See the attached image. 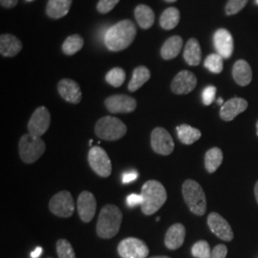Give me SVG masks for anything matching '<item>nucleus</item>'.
I'll return each mask as SVG.
<instances>
[{"instance_id": "obj_1", "label": "nucleus", "mask_w": 258, "mask_h": 258, "mask_svg": "<svg viewBox=\"0 0 258 258\" xmlns=\"http://www.w3.org/2000/svg\"><path fill=\"white\" fill-rule=\"evenodd\" d=\"M137 34L135 24L129 20H121L109 28L104 35V43L112 52H119L128 48Z\"/></svg>"}, {"instance_id": "obj_2", "label": "nucleus", "mask_w": 258, "mask_h": 258, "mask_svg": "<svg viewBox=\"0 0 258 258\" xmlns=\"http://www.w3.org/2000/svg\"><path fill=\"white\" fill-rule=\"evenodd\" d=\"M142 212L145 215H152L166 203L167 199L165 186L156 180H149L142 186Z\"/></svg>"}, {"instance_id": "obj_3", "label": "nucleus", "mask_w": 258, "mask_h": 258, "mask_svg": "<svg viewBox=\"0 0 258 258\" xmlns=\"http://www.w3.org/2000/svg\"><path fill=\"white\" fill-rule=\"evenodd\" d=\"M122 221V213L115 205H106L100 212L97 223V234L103 239H110L118 234Z\"/></svg>"}, {"instance_id": "obj_4", "label": "nucleus", "mask_w": 258, "mask_h": 258, "mask_svg": "<svg viewBox=\"0 0 258 258\" xmlns=\"http://www.w3.org/2000/svg\"><path fill=\"white\" fill-rule=\"evenodd\" d=\"M182 192L184 202L189 211L195 215L202 216L207 212V199L204 189L200 184L194 180L184 181L182 186Z\"/></svg>"}, {"instance_id": "obj_5", "label": "nucleus", "mask_w": 258, "mask_h": 258, "mask_svg": "<svg viewBox=\"0 0 258 258\" xmlns=\"http://www.w3.org/2000/svg\"><path fill=\"white\" fill-rule=\"evenodd\" d=\"M127 132L126 125L118 118L112 116L102 117L95 125V133L104 141H118Z\"/></svg>"}, {"instance_id": "obj_6", "label": "nucleus", "mask_w": 258, "mask_h": 258, "mask_svg": "<svg viewBox=\"0 0 258 258\" xmlns=\"http://www.w3.org/2000/svg\"><path fill=\"white\" fill-rule=\"evenodd\" d=\"M46 146L41 137L27 133L19 140V156L25 164H33L45 152Z\"/></svg>"}, {"instance_id": "obj_7", "label": "nucleus", "mask_w": 258, "mask_h": 258, "mask_svg": "<svg viewBox=\"0 0 258 258\" xmlns=\"http://www.w3.org/2000/svg\"><path fill=\"white\" fill-rule=\"evenodd\" d=\"M88 163L93 171L103 178H107L112 172L111 160L106 151L101 147H92L88 152Z\"/></svg>"}, {"instance_id": "obj_8", "label": "nucleus", "mask_w": 258, "mask_h": 258, "mask_svg": "<svg viewBox=\"0 0 258 258\" xmlns=\"http://www.w3.org/2000/svg\"><path fill=\"white\" fill-rule=\"evenodd\" d=\"M49 210L57 217H71L75 211L74 199L71 194L68 190H62L55 194L50 200Z\"/></svg>"}, {"instance_id": "obj_9", "label": "nucleus", "mask_w": 258, "mask_h": 258, "mask_svg": "<svg viewBox=\"0 0 258 258\" xmlns=\"http://www.w3.org/2000/svg\"><path fill=\"white\" fill-rule=\"evenodd\" d=\"M118 252L121 258H147L149 254V249L144 241L135 237H128L119 243Z\"/></svg>"}, {"instance_id": "obj_10", "label": "nucleus", "mask_w": 258, "mask_h": 258, "mask_svg": "<svg viewBox=\"0 0 258 258\" xmlns=\"http://www.w3.org/2000/svg\"><path fill=\"white\" fill-rule=\"evenodd\" d=\"M51 115L45 106L37 107L28 122V133L36 137H42L50 127Z\"/></svg>"}, {"instance_id": "obj_11", "label": "nucleus", "mask_w": 258, "mask_h": 258, "mask_svg": "<svg viewBox=\"0 0 258 258\" xmlns=\"http://www.w3.org/2000/svg\"><path fill=\"white\" fill-rule=\"evenodd\" d=\"M151 148L153 151L167 156L171 154L174 150V141L166 129L163 127H156L151 132Z\"/></svg>"}, {"instance_id": "obj_12", "label": "nucleus", "mask_w": 258, "mask_h": 258, "mask_svg": "<svg viewBox=\"0 0 258 258\" xmlns=\"http://www.w3.org/2000/svg\"><path fill=\"white\" fill-rule=\"evenodd\" d=\"M105 107L113 114L131 113L137 108V102L127 95H113L104 101Z\"/></svg>"}, {"instance_id": "obj_13", "label": "nucleus", "mask_w": 258, "mask_h": 258, "mask_svg": "<svg viewBox=\"0 0 258 258\" xmlns=\"http://www.w3.org/2000/svg\"><path fill=\"white\" fill-rule=\"evenodd\" d=\"M208 225L212 233L223 241H231L233 239V231L228 221L217 212L210 213L208 217Z\"/></svg>"}, {"instance_id": "obj_14", "label": "nucleus", "mask_w": 258, "mask_h": 258, "mask_svg": "<svg viewBox=\"0 0 258 258\" xmlns=\"http://www.w3.org/2000/svg\"><path fill=\"white\" fill-rule=\"evenodd\" d=\"M77 209L82 221L84 223L91 221L97 210V202L94 194L89 191L81 192L78 198Z\"/></svg>"}, {"instance_id": "obj_15", "label": "nucleus", "mask_w": 258, "mask_h": 258, "mask_svg": "<svg viewBox=\"0 0 258 258\" xmlns=\"http://www.w3.org/2000/svg\"><path fill=\"white\" fill-rule=\"evenodd\" d=\"M197 84L196 76L187 70H183L176 75L171 83V90L177 95H186L194 91Z\"/></svg>"}, {"instance_id": "obj_16", "label": "nucleus", "mask_w": 258, "mask_h": 258, "mask_svg": "<svg viewBox=\"0 0 258 258\" xmlns=\"http://www.w3.org/2000/svg\"><path fill=\"white\" fill-rule=\"evenodd\" d=\"M213 43L218 55L223 58H230L233 52V39L231 34L226 29H219L214 33Z\"/></svg>"}, {"instance_id": "obj_17", "label": "nucleus", "mask_w": 258, "mask_h": 258, "mask_svg": "<svg viewBox=\"0 0 258 258\" xmlns=\"http://www.w3.org/2000/svg\"><path fill=\"white\" fill-rule=\"evenodd\" d=\"M57 91L66 102L77 104L82 101V90L78 83L70 79H63L57 83Z\"/></svg>"}, {"instance_id": "obj_18", "label": "nucleus", "mask_w": 258, "mask_h": 258, "mask_svg": "<svg viewBox=\"0 0 258 258\" xmlns=\"http://www.w3.org/2000/svg\"><path fill=\"white\" fill-rule=\"evenodd\" d=\"M248 108V102L242 98H232L221 106L220 118L225 121L234 120L239 114Z\"/></svg>"}, {"instance_id": "obj_19", "label": "nucleus", "mask_w": 258, "mask_h": 258, "mask_svg": "<svg viewBox=\"0 0 258 258\" xmlns=\"http://www.w3.org/2000/svg\"><path fill=\"white\" fill-rule=\"evenodd\" d=\"M185 238V228L184 225L177 223L172 225L165 236V245L166 248L171 250L179 249L184 244Z\"/></svg>"}, {"instance_id": "obj_20", "label": "nucleus", "mask_w": 258, "mask_h": 258, "mask_svg": "<svg viewBox=\"0 0 258 258\" xmlns=\"http://www.w3.org/2000/svg\"><path fill=\"white\" fill-rule=\"evenodd\" d=\"M22 49V42L11 34H3L0 37V54L12 57L18 55Z\"/></svg>"}, {"instance_id": "obj_21", "label": "nucleus", "mask_w": 258, "mask_h": 258, "mask_svg": "<svg viewBox=\"0 0 258 258\" xmlns=\"http://www.w3.org/2000/svg\"><path fill=\"white\" fill-rule=\"evenodd\" d=\"M232 77L240 86L249 85L252 80V71L249 63L244 59L237 60L232 68Z\"/></svg>"}, {"instance_id": "obj_22", "label": "nucleus", "mask_w": 258, "mask_h": 258, "mask_svg": "<svg viewBox=\"0 0 258 258\" xmlns=\"http://www.w3.org/2000/svg\"><path fill=\"white\" fill-rule=\"evenodd\" d=\"M72 3L73 0H48L47 16L53 19H61L69 13Z\"/></svg>"}, {"instance_id": "obj_23", "label": "nucleus", "mask_w": 258, "mask_h": 258, "mask_svg": "<svg viewBox=\"0 0 258 258\" xmlns=\"http://www.w3.org/2000/svg\"><path fill=\"white\" fill-rule=\"evenodd\" d=\"M184 58L190 66H197L202 60V51L199 41L196 38H190L184 47Z\"/></svg>"}, {"instance_id": "obj_24", "label": "nucleus", "mask_w": 258, "mask_h": 258, "mask_svg": "<svg viewBox=\"0 0 258 258\" xmlns=\"http://www.w3.org/2000/svg\"><path fill=\"white\" fill-rule=\"evenodd\" d=\"M183 46V39L179 36H173L166 39L161 49V55L164 59L170 60L176 57L181 52Z\"/></svg>"}, {"instance_id": "obj_25", "label": "nucleus", "mask_w": 258, "mask_h": 258, "mask_svg": "<svg viewBox=\"0 0 258 258\" xmlns=\"http://www.w3.org/2000/svg\"><path fill=\"white\" fill-rule=\"evenodd\" d=\"M135 18L138 22L139 26L148 30L155 22V14L153 10L151 9L148 5H139L135 9Z\"/></svg>"}, {"instance_id": "obj_26", "label": "nucleus", "mask_w": 258, "mask_h": 258, "mask_svg": "<svg viewBox=\"0 0 258 258\" xmlns=\"http://www.w3.org/2000/svg\"><path fill=\"white\" fill-rule=\"evenodd\" d=\"M176 130L179 141L186 146L192 145L202 136V133L199 129L194 128L188 124H181L176 127Z\"/></svg>"}, {"instance_id": "obj_27", "label": "nucleus", "mask_w": 258, "mask_h": 258, "mask_svg": "<svg viewBox=\"0 0 258 258\" xmlns=\"http://www.w3.org/2000/svg\"><path fill=\"white\" fill-rule=\"evenodd\" d=\"M151 73L146 66H139L134 69L132 79L128 84V90L130 92H135L140 89L145 83L149 81Z\"/></svg>"}, {"instance_id": "obj_28", "label": "nucleus", "mask_w": 258, "mask_h": 258, "mask_svg": "<svg viewBox=\"0 0 258 258\" xmlns=\"http://www.w3.org/2000/svg\"><path fill=\"white\" fill-rule=\"evenodd\" d=\"M223 162V152L218 148H212L205 155V166L209 173L215 172Z\"/></svg>"}, {"instance_id": "obj_29", "label": "nucleus", "mask_w": 258, "mask_h": 258, "mask_svg": "<svg viewBox=\"0 0 258 258\" xmlns=\"http://www.w3.org/2000/svg\"><path fill=\"white\" fill-rule=\"evenodd\" d=\"M180 11L170 7L165 10L160 18V25L164 30H172L178 25L180 22Z\"/></svg>"}, {"instance_id": "obj_30", "label": "nucleus", "mask_w": 258, "mask_h": 258, "mask_svg": "<svg viewBox=\"0 0 258 258\" xmlns=\"http://www.w3.org/2000/svg\"><path fill=\"white\" fill-rule=\"evenodd\" d=\"M83 38L80 35H72L65 39L62 44V50L65 55H73L83 49Z\"/></svg>"}, {"instance_id": "obj_31", "label": "nucleus", "mask_w": 258, "mask_h": 258, "mask_svg": "<svg viewBox=\"0 0 258 258\" xmlns=\"http://www.w3.org/2000/svg\"><path fill=\"white\" fill-rule=\"evenodd\" d=\"M204 65L212 73L220 74L223 71V67H224L223 57L218 54H212V55H208L207 58L205 59Z\"/></svg>"}, {"instance_id": "obj_32", "label": "nucleus", "mask_w": 258, "mask_h": 258, "mask_svg": "<svg viewBox=\"0 0 258 258\" xmlns=\"http://www.w3.org/2000/svg\"><path fill=\"white\" fill-rule=\"evenodd\" d=\"M105 81L114 87H120L125 81V72L122 68L115 67L106 74Z\"/></svg>"}, {"instance_id": "obj_33", "label": "nucleus", "mask_w": 258, "mask_h": 258, "mask_svg": "<svg viewBox=\"0 0 258 258\" xmlns=\"http://www.w3.org/2000/svg\"><path fill=\"white\" fill-rule=\"evenodd\" d=\"M191 253L195 258H211L212 250L209 243L205 240L196 242L191 248Z\"/></svg>"}, {"instance_id": "obj_34", "label": "nucleus", "mask_w": 258, "mask_h": 258, "mask_svg": "<svg viewBox=\"0 0 258 258\" xmlns=\"http://www.w3.org/2000/svg\"><path fill=\"white\" fill-rule=\"evenodd\" d=\"M56 252L58 258H76L74 249L68 240H57Z\"/></svg>"}, {"instance_id": "obj_35", "label": "nucleus", "mask_w": 258, "mask_h": 258, "mask_svg": "<svg viewBox=\"0 0 258 258\" xmlns=\"http://www.w3.org/2000/svg\"><path fill=\"white\" fill-rule=\"evenodd\" d=\"M249 0H229L226 5V14L228 16H232L239 13L241 10L244 9Z\"/></svg>"}, {"instance_id": "obj_36", "label": "nucleus", "mask_w": 258, "mask_h": 258, "mask_svg": "<svg viewBox=\"0 0 258 258\" xmlns=\"http://www.w3.org/2000/svg\"><path fill=\"white\" fill-rule=\"evenodd\" d=\"M120 2V0H99L97 4V10L101 14H108L116 7V5Z\"/></svg>"}, {"instance_id": "obj_37", "label": "nucleus", "mask_w": 258, "mask_h": 258, "mask_svg": "<svg viewBox=\"0 0 258 258\" xmlns=\"http://www.w3.org/2000/svg\"><path fill=\"white\" fill-rule=\"evenodd\" d=\"M216 87L215 86H207L205 89H204L203 93H202V99H203V103L205 105H211L214 99H215V95H216Z\"/></svg>"}, {"instance_id": "obj_38", "label": "nucleus", "mask_w": 258, "mask_h": 258, "mask_svg": "<svg viewBox=\"0 0 258 258\" xmlns=\"http://www.w3.org/2000/svg\"><path fill=\"white\" fill-rule=\"evenodd\" d=\"M142 203H143V198L141 194H129L126 198V204L130 209H133L137 206H142Z\"/></svg>"}, {"instance_id": "obj_39", "label": "nucleus", "mask_w": 258, "mask_h": 258, "mask_svg": "<svg viewBox=\"0 0 258 258\" xmlns=\"http://www.w3.org/2000/svg\"><path fill=\"white\" fill-rule=\"evenodd\" d=\"M228 254V248L227 246L220 244L214 247L212 249L211 258H226Z\"/></svg>"}, {"instance_id": "obj_40", "label": "nucleus", "mask_w": 258, "mask_h": 258, "mask_svg": "<svg viewBox=\"0 0 258 258\" xmlns=\"http://www.w3.org/2000/svg\"><path fill=\"white\" fill-rule=\"evenodd\" d=\"M138 178V172L136 170H130L127 172H124L122 174V179L121 182L122 184H127L134 182Z\"/></svg>"}, {"instance_id": "obj_41", "label": "nucleus", "mask_w": 258, "mask_h": 258, "mask_svg": "<svg viewBox=\"0 0 258 258\" xmlns=\"http://www.w3.org/2000/svg\"><path fill=\"white\" fill-rule=\"evenodd\" d=\"M19 0H0V4L2 7L7 8V9H11L14 8L18 5Z\"/></svg>"}, {"instance_id": "obj_42", "label": "nucleus", "mask_w": 258, "mask_h": 258, "mask_svg": "<svg viewBox=\"0 0 258 258\" xmlns=\"http://www.w3.org/2000/svg\"><path fill=\"white\" fill-rule=\"evenodd\" d=\"M42 251H43V249L41 247H37V249H35L34 251H32V253H31V257L32 258H38L40 255H41V253H42Z\"/></svg>"}, {"instance_id": "obj_43", "label": "nucleus", "mask_w": 258, "mask_h": 258, "mask_svg": "<svg viewBox=\"0 0 258 258\" xmlns=\"http://www.w3.org/2000/svg\"><path fill=\"white\" fill-rule=\"evenodd\" d=\"M254 195H255V199H256L258 204V181L254 185Z\"/></svg>"}, {"instance_id": "obj_44", "label": "nucleus", "mask_w": 258, "mask_h": 258, "mask_svg": "<svg viewBox=\"0 0 258 258\" xmlns=\"http://www.w3.org/2000/svg\"><path fill=\"white\" fill-rule=\"evenodd\" d=\"M217 103L220 104V105H223L225 102H223V99H222V98H219V99L217 100Z\"/></svg>"}, {"instance_id": "obj_45", "label": "nucleus", "mask_w": 258, "mask_h": 258, "mask_svg": "<svg viewBox=\"0 0 258 258\" xmlns=\"http://www.w3.org/2000/svg\"><path fill=\"white\" fill-rule=\"evenodd\" d=\"M149 258H171L169 257V256H166V255H161V256H152V257Z\"/></svg>"}, {"instance_id": "obj_46", "label": "nucleus", "mask_w": 258, "mask_h": 258, "mask_svg": "<svg viewBox=\"0 0 258 258\" xmlns=\"http://www.w3.org/2000/svg\"><path fill=\"white\" fill-rule=\"evenodd\" d=\"M166 2H169V3H172V2H175L177 0H165Z\"/></svg>"}, {"instance_id": "obj_47", "label": "nucleus", "mask_w": 258, "mask_h": 258, "mask_svg": "<svg viewBox=\"0 0 258 258\" xmlns=\"http://www.w3.org/2000/svg\"><path fill=\"white\" fill-rule=\"evenodd\" d=\"M256 134H257V136H258V120H257V122H256Z\"/></svg>"}, {"instance_id": "obj_48", "label": "nucleus", "mask_w": 258, "mask_h": 258, "mask_svg": "<svg viewBox=\"0 0 258 258\" xmlns=\"http://www.w3.org/2000/svg\"><path fill=\"white\" fill-rule=\"evenodd\" d=\"M89 145H90V147H92V140H90V142H89Z\"/></svg>"}, {"instance_id": "obj_49", "label": "nucleus", "mask_w": 258, "mask_h": 258, "mask_svg": "<svg viewBox=\"0 0 258 258\" xmlns=\"http://www.w3.org/2000/svg\"><path fill=\"white\" fill-rule=\"evenodd\" d=\"M257 3H258V0H257Z\"/></svg>"}]
</instances>
